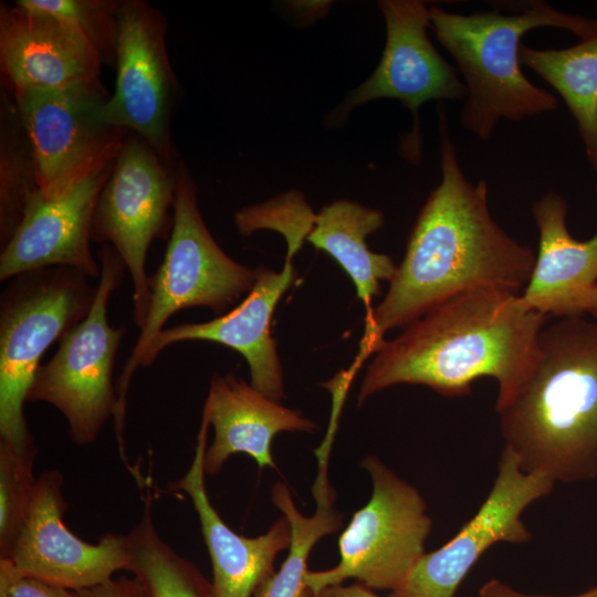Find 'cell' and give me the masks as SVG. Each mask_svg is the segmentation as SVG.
<instances>
[{"label":"cell","instance_id":"cell-1","mask_svg":"<svg viewBox=\"0 0 597 597\" xmlns=\"http://www.w3.org/2000/svg\"><path fill=\"white\" fill-rule=\"evenodd\" d=\"M437 114L441 180L417 217L386 296L367 313L353 370L378 352L388 331L406 327L443 302L478 286L521 294L533 272V249L509 235L492 218L488 182L473 185L465 178L443 103L438 105Z\"/></svg>","mask_w":597,"mask_h":597},{"label":"cell","instance_id":"cell-2","mask_svg":"<svg viewBox=\"0 0 597 597\" xmlns=\"http://www.w3.org/2000/svg\"><path fill=\"white\" fill-rule=\"evenodd\" d=\"M515 294L478 286L443 302L386 341L370 362L358 405L399 384L427 386L446 397L471 394L475 379H496L495 407L509 401L530 375L548 317Z\"/></svg>","mask_w":597,"mask_h":597},{"label":"cell","instance_id":"cell-3","mask_svg":"<svg viewBox=\"0 0 597 597\" xmlns=\"http://www.w3.org/2000/svg\"><path fill=\"white\" fill-rule=\"evenodd\" d=\"M495 411L504 447L525 472L555 483L597 479V322L546 324L530 375Z\"/></svg>","mask_w":597,"mask_h":597},{"label":"cell","instance_id":"cell-4","mask_svg":"<svg viewBox=\"0 0 597 597\" xmlns=\"http://www.w3.org/2000/svg\"><path fill=\"white\" fill-rule=\"evenodd\" d=\"M503 14L449 12L430 6V28L452 56L467 87L460 114L465 129L488 140L500 119L520 122L557 108V98L530 82L521 70L522 38L537 28H559L582 40L597 35V20L554 9L545 1L519 4Z\"/></svg>","mask_w":597,"mask_h":597},{"label":"cell","instance_id":"cell-5","mask_svg":"<svg viewBox=\"0 0 597 597\" xmlns=\"http://www.w3.org/2000/svg\"><path fill=\"white\" fill-rule=\"evenodd\" d=\"M177 187L172 228L164 260L149 276V306L139 336L115 388L117 413L114 429L119 448L125 447L124 427L132 378L167 321L189 307H208L217 315L253 287L258 270L231 259L209 232L198 206V188L186 165L176 166Z\"/></svg>","mask_w":597,"mask_h":597},{"label":"cell","instance_id":"cell-6","mask_svg":"<svg viewBox=\"0 0 597 597\" xmlns=\"http://www.w3.org/2000/svg\"><path fill=\"white\" fill-rule=\"evenodd\" d=\"M97 286L70 268H45L7 281L0 296V444L33 467L38 453L24 404L40 362L88 314Z\"/></svg>","mask_w":597,"mask_h":597},{"label":"cell","instance_id":"cell-7","mask_svg":"<svg viewBox=\"0 0 597 597\" xmlns=\"http://www.w3.org/2000/svg\"><path fill=\"white\" fill-rule=\"evenodd\" d=\"M101 275L86 317L70 331L49 362L41 365L27 395L28 402H46L66 419L74 443L96 441L117 413L113 384L115 357L126 333L107 321L112 294L123 282L125 262L111 244L98 252Z\"/></svg>","mask_w":597,"mask_h":597},{"label":"cell","instance_id":"cell-8","mask_svg":"<svg viewBox=\"0 0 597 597\" xmlns=\"http://www.w3.org/2000/svg\"><path fill=\"white\" fill-rule=\"evenodd\" d=\"M362 467L371 478V496L339 536L338 564L306 572L304 585L313 595L349 578L392 591L427 553L432 521L419 491L376 457H366Z\"/></svg>","mask_w":597,"mask_h":597},{"label":"cell","instance_id":"cell-9","mask_svg":"<svg viewBox=\"0 0 597 597\" xmlns=\"http://www.w3.org/2000/svg\"><path fill=\"white\" fill-rule=\"evenodd\" d=\"M11 96L34 154L43 197L66 193L115 160L127 132L104 119L111 94L101 78Z\"/></svg>","mask_w":597,"mask_h":597},{"label":"cell","instance_id":"cell-10","mask_svg":"<svg viewBox=\"0 0 597 597\" xmlns=\"http://www.w3.org/2000/svg\"><path fill=\"white\" fill-rule=\"evenodd\" d=\"M177 166V165H176ZM176 166L165 163L138 135L127 132L94 210L92 241L111 244L133 282L134 322L140 329L149 306L148 249L170 235Z\"/></svg>","mask_w":597,"mask_h":597},{"label":"cell","instance_id":"cell-11","mask_svg":"<svg viewBox=\"0 0 597 597\" xmlns=\"http://www.w3.org/2000/svg\"><path fill=\"white\" fill-rule=\"evenodd\" d=\"M116 80L104 119L142 137L167 164L180 160L171 137L179 85L166 46L164 14L143 0L119 1Z\"/></svg>","mask_w":597,"mask_h":597},{"label":"cell","instance_id":"cell-12","mask_svg":"<svg viewBox=\"0 0 597 597\" xmlns=\"http://www.w3.org/2000/svg\"><path fill=\"white\" fill-rule=\"evenodd\" d=\"M554 486L546 474L522 470L516 455L503 447L494 483L474 516L444 545L426 553L390 597H454L491 546L532 540L521 516L533 502L549 495Z\"/></svg>","mask_w":597,"mask_h":597},{"label":"cell","instance_id":"cell-13","mask_svg":"<svg viewBox=\"0 0 597 597\" xmlns=\"http://www.w3.org/2000/svg\"><path fill=\"white\" fill-rule=\"evenodd\" d=\"M378 7L385 18L386 43L373 74L347 94L329 115L339 125L349 113L379 98L398 100L413 117L408 156L420 158L421 138L418 112L429 101H464L467 87L429 40L430 10L419 0H381Z\"/></svg>","mask_w":597,"mask_h":597},{"label":"cell","instance_id":"cell-14","mask_svg":"<svg viewBox=\"0 0 597 597\" xmlns=\"http://www.w3.org/2000/svg\"><path fill=\"white\" fill-rule=\"evenodd\" d=\"M62 485L57 470L44 471L36 479L27 519L4 558L23 576L74 591L127 572L126 535L106 533L96 544H90L67 528Z\"/></svg>","mask_w":597,"mask_h":597},{"label":"cell","instance_id":"cell-15","mask_svg":"<svg viewBox=\"0 0 597 597\" xmlns=\"http://www.w3.org/2000/svg\"><path fill=\"white\" fill-rule=\"evenodd\" d=\"M113 164L95 171L66 193H36L9 241L1 247L0 281L33 270L70 268L97 279L101 265L91 251L92 222L98 195Z\"/></svg>","mask_w":597,"mask_h":597},{"label":"cell","instance_id":"cell-16","mask_svg":"<svg viewBox=\"0 0 597 597\" xmlns=\"http://www.w3.org/2000/svg\"><path fill=\"white\" fill-rule=\"evenodd\" d=\"M287 252L281 272L260 266L255 283L245 297L226 314L202 323H182L164 328L148 350L143 367L150 366L166 347L188 341H206L228 346L248 362L250 385L266 397H285L282 365L271 334L274 310L296 279Z\"/></svg>","mask_w":597,"mask_h":597},{"label":"cell","instance_id":"cell-17","mask_svg":"<svg viewBox=\"0 0 597 597\" xmlns=\"http://www.w3.org/2000/svg\"><path fill=\"white\" fill-rule=\"evenodd\" d=\"M0 65L4 87L55 88L101 78L102 60L64 21L14 4H0Z\"/></svg>","mask_w":597,"mask_h":597},{"label":"cell","instance_id":"cell-18","mask_svg":"<svg viewBox=\"0 0 597 597\" xmlns=\"http://www.w3.org/2000/svg\"><path fill=\"white\" fill-rule=\"evenodd\" d=\"M209 426L208 416L202 412L192 462L170 489L185 492L198 515L212 565L213 597H252L258 586L274 573L276 555L289 548L291 527L282 516L265 534L245 537L223 522L206 490L205 453Z\"/></svg>","mask_w":597,"mask_h":597},{"label":"cell","instance_id":"cell-19","mask_svg":"<svg viewBox=\"0 0 597 597\" xmlns=\"http://www.w3.org/2000/svg\"><path fill=\"white\" fill-rule=\"evenodd\" d=\"M565 198L549 191L532 206L540 232L538 252L522 303L549 317L583 316L597 284V233L587 241L572 237Z\"/></svg>","mask_w":597,"mask_h":597},{"label":"cell","instance_id":"cell-20","mask_svg":"<svg viewBox=\"0 0 597 597\" xmlns=\"http://www.w3.org/2000/svg\"><path fill=\"white\" fill-rule=\"evenodd\" d=\"M203 412L214 431L205 453V472L209 475L218 474L235 453H247L260 469H276L271 447L277 433L317 429L300 411L280 405L233 374L212 378Z\"/></svg>","mask_w":597,"mask_h":597},{"label":"cell","instance_id":"cell-21","mask_svg":"<svg viewBox=\"0 0 597 597\" xmlns=\"http://www.w3.org/2000/svg\"><path fill=\"white\" fill-rule=\"evenodd\" d=\"M384 226L380 210L352 200H335L314 216L306 240L329 254L353 280L358 298L368 307L390 282L397 265L387 254L369 250L366 238Z\"/></svg>","mask_w":597,"mask_h":597},{"label":"cell","instance_id":"cell-22","mask_svg":"<svg viewBox=\"0 0 597 597\" xmlns=\"http://www.w3.org/2000/svg\"><path fill=\"white\" fill-rule=\"evenodd\" d=\"M520 61L562 96L597 171V35L566 49L543 50L522 43Z\"/></svg>","mask_w":597,"mask_h":597},{"label":"cell","instance_id":"cell-23","mask_svg":"<svg viewBox=\"0 0 597 597\" xmlns=\"http://www.w3.org/2000/svg\"><path fill=\"white\" fill-rule=\"evenodd\" d=\"M126 536L129 556L127 572L138 580L143 597H213L212 584L199 568L158 534L153 521L148 486L143 515Z\"/></svg>","mask_w":597,"mask_h":597},{"label":"cell","instance_id":"cell-24","mask_svg":"<svg viewBox=\"0 0 597 597\" xmlns=\"http://www.w3.org/2000/svg\"><path fill=\"white\" fill-rule=\"evenodd\" d=\"M39 192L34 154L17 105L6 88L0 101L1 247L12 237Z\"/></svg>","mask_w":597,"mask_h":597},{"label":"cell","instance_id":"cell-25","mask_svg":"<svg viewBox=\"0 0 597 597\" xmlns=\"http://www.w3.org/2000/svg\"><path fill=\"white\" fill-rule=\"evenodd\" d=\"M24 9L53 15L76 29L91 43L102 63L115 65L117 0H17Z\"/></svg>","mask_w":597,"mask_h":597},{"label":"cell","instance_id":"cell-26","mask_svg":"<svg viewBox=\"0 0 597 597\" xmlns=\"http://www.w3.org/2000/svg\"><path fill=\"white\" fill-rule=\"evenodd\" d=\"M36 479L33 467L0 444V557H6L27 519Z\"/></svg>","mask_w":597,"mask_h":597},{"label":"cell","instance_id":"cell-27","mask_svg":"<svg viewBox=\"0 0 597 597\" xmlns=\"http://www.w3.org/2000/svg\"><path fill=\"white\" fill-rule=\"evenodd\" d=\"M0 578L6 580L11 597H81L77 591L21 575L4 557H0Z\"/></svg>","mask_w":597,"mask_h":597},{"label":"cell","instance_id":"cell-28","mask_svg":"<svg viewBox=\"0 0 597 597\" xmlns=\"http://www.w3.org/2000/svg\"><path fill=\"white\" fill-rule=\"evenodd\" d=\"M77 593L81 597H143L138 580L127 575L113 577L101 585Z\"/></svg>","mask_w":597,"mask_h":597},{"label":"cell","instance_id":"cell-29","mask_svg":"<svg viewBox=\"0 0 597 597\" xmlns=\"http://www.w3.org/2000/svg\"><path fill=\"white\" fill-rule=\"evenodd\" d=\"M479 597H557V596H546V595H533L522 593L506 583L492 578L485 582L478 591ZM566 597H597V585L586 591H583L577 595L566 596Z\"/></svg>","mask_w":597,"mask_h":597},{"label":"cell","instance_id":"cell-30","mask_svg":"<svg viewBox=\"0 0 597 597\" xmlns=\"http://www.w3.org/2000/svg\"><path fill=\"white\" fill-rule=\"evenodd\" d=\"M313 597H380L374 589L360 582H355L352 585H332L323 588Z\"/></svg>","mask_w":597,"mask_h":597},{"label":"cell","instance_id":"cell-31","mask_svg":"<svg viewBox=\"0 0 597 597\" xmlns=\"http://www.w3.org/2000/svg\"><path fill=\"white\" fill-rule=\"evenodd\" d=\"M585 313H589L597 318V284L595 285L593 292L589 295Z\"/></svg>","mask_w":597,"mask_h":597},{"label":"cell","instance_id":"cell-32","mask_svg":"<svg viewBox=\"0 0 597 597\" xmlns=\"http://www.w3.org/2000/svg\"><path fill=\"white\" fill-rule=\"evenodd\" d=\"M0 597H11L8 585L2 578H0Z\"/></svg>","mask_w":597,"mask_h":597},{"label":"cell","instance_id":"cell-33","mask_svg":"<svg viewBox=\"0 0 597 597\" xmlns=\"http://www.w3.org/2000/svg\"><path fill=\"white\" fill-rule=\"evenodd\" d=\"M301 597H313V593L306 587Z\"/></svg>","mask_w":597,"mask_h":597}]
</instances>
